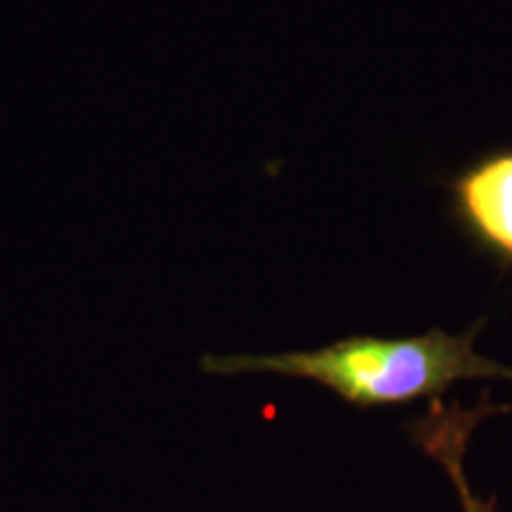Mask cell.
I'll use <instances>...</instances> for the list:
<instances>
[{
	"instance_id": "obj_3",
	"label": "cell",
	"mask_w": 512,
	"mask_h": 512,
	"mask_svg": "<svg viewBox=\"0 0 512 512\" xmlns=\"http://www.w3.org/2000/svg\"><path fill=\"white\" fill-rule=\"evenodd\" d=\"M512 406H491L482 401L477 408L446 406L439 399H432L425 415L406 427L415 444H418L427 456L444 465V470L456 486L463 512H496V498H479L472 494L470 484L465 477V448L470 434L475 432L479 420L489 418L496 413H510Z\"/></svg>"
},
{
	"instance_id": "obj_1",
	"label": "cell",
	"mask_w": 512,
	"mask_h": 512,
	"mask_svg": "<svg viewBox=\"0 0 512 512\" xmlns=\"http://www.w3.org/2000/svg\"><path fill=\"white\" fill-rule=\"evenodd\" d=\"M482 325L463 335L430 330L418 337L354 335L313 351L273 356H207L202 368L214 375L268 373L323 384L354 406H396L439 399L463 380H512V368L475 351Z\"/></svg>"
},
{
	"instance_id": "obj_2",
	"label": "cell",
	"mask_w": 512,
	"mask_h": 512,
	"mask_svg": "<svg viewBox=\"0 0 512 512\" xmlns=\"http://www.w3.org/2000/svg\"><path fill=\"white\" fill-rule=\"evenodd\" d=\"M446 188L467 240L498 266L512 268V145L475 157Z\"/></svg>"
}]
</instances>
